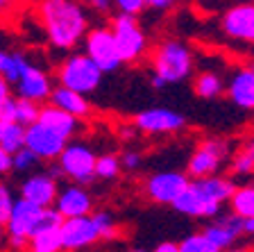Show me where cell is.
I'll use <instances>...</instances> for the list:
<instances>
[{
	"label": "cell",
	"instance_id": "cell-1",
	"mask_svg": "<svg viewBox=\"0 0 254 252\" xmlns=\"http://www.w3.org/2000/svg\"><path fill=\"white\" fill-rule=\"evenodd\" d=\"M48 41L59 50H70L89 34V16L79 2L70 0H46L39 5Z\"/></svg>",
	"mask_w": 254,
	"mask_h": 252
},
{
	"label": "cell",
	"instance_id": "cell-2",
	"mask_svg": "<svg viewBox=\"0 0 254 252\" xmlns=\"http://www.w3.org/2000/svg\"><path fill=\"white\" fill-rule=\"evenodd\" d=\"M193 73V53L180 39H166L152 50V75L166 84H177Z\"/></svg>",
	"mask_w": 254,
	"mask_h": 252
},
{
	"label": "cell",
	"instance_id": "cell-3",
	"mask_svg": "<svg viewBox=\"0 0 254 252\" xmlns=\"http://www.w3.org/2000/svg\"><path fill=\"white\" fill-rule=\"evenodd\" d=\"M102 75L105 73H102L84 53H77V55H68V57L59 64L57 82L64 89L89 95L100 86Z\"/></svg>",
	"mask_w": 254,
	"mask_h": 252
},
{
	"label": "cell",
	"instance_id": "cell-4",
	"mask_svg": "<svg viewBox=\"0 0 254 252\" xmlns=\"http://www.w3.org/2000/svg\"><path fill=\"white\" fill-rule=\"evenodd\" d=\"M41 207L30 205L25 200L16 198V205L11 209L9 221L5 225V234L9 239V248L11 250H27V243H30L32 237L39 234V225H41L43 218Z\"/></svg>",
	"mask_w": 254,
	"mask_h": 252
},
{
	"label": "cell",
	"instance_id": "cell-5",
	"mask_svg": "<svg viewBox=\"0 0 254 252\" xmlns=\"http://www.w3.org/2000/svg\"><path fill=\"white\" fill-rule=\"evenodd\" d=\"M111 32H114L123 64H136L148 53V37L134 16L116 14L111 21Z\"/></svg>",
	"mask_w": 254,
	"mask_h": 252
},
{
	"label": "cell",
	"instance_id": "cell-6",
	"mask_svg": "<svg viewBox=\"0 0 254 252\" xmlns=\"http://www.w3.org/2000/svg\"><path fill=\"white\" fill-rule=\"evenodd\" d=\"M84 55L102 73H116L123 66L114 32H111V27H105V25L89 30V34L84 39Z\"/></svg>",
	"mask_w": 254,
	"mask_h": 252
},
{
	"label": "cell",
	"instance_id": "cell-7",
	"mask_svg": "<svg viewBox=\"0 0 254 252\" xmlns=\"http://www.w3.org/2000/svg\"><path fill=\"white\" fill-rule=\"evenodd\" d=\"M229 157V143L225 139H204L190 155L186 175L190 179H204L218 175L220 166Z\"/></svg>",
	"mask_w": 254,
	"mask_h": 252
},
{
	"label": "cell",
	"instance_id": "cell-8",
	"mask_svg": "<svg viewBox=\"0 0 254 252\" xmlns=\"http://www.w3.org/2000/svg\"><path fill=\"white\" fill-rule=\"evenodd\" d=\"M95 162H98V155L86 143L73 141L66 146L62 157L57 159V166L62 168L64 177H70L73 184L84 186L95 179Z\"/></svg>",
	"mask_w": 254,
	"mask_h": 252
},
{
	"label": "cell",
	"instance_id": "cell-9",
	"mask_svg": "<svg viewBox=\"0 0 254 252\" xmlns=\"http://www.w3.org/2000/svg\"><path fill=\"white\" fill-rule=\"evenodd\" d=\"M189 184H190V177L186 173H182V170H161V173L150 175L145 179L143 189H145V195L152 202L173 207L175 200L189 189Z\"/></svg>",
	"mask_w": 254,
	"mask_h": 252
},
{
	"label": "cell",
	"instance_id": "cell-10",
	"mask_svg": "<svg viewBox=\"0 0 254 252\" xmlns=\"http://www.w3.org/2000/svg\"><path fill=\"white\" fill-rule=\"evenodd\" d=\"M21 200L37 205L41 209H53L59 198V184L50 173H32L18 186Z\"/></svg>",
	"mask_w": 254,
	"mask_h": 252
},
{
	"label": "cell",
	"instance_id": "cell-11",
	"mask_svg": "<svg viewBox=\"0 0 254 252\" xmlns=\"http://www.w3.org/2000/svg\"><path fill=\"white\" fill-rule=\"evenodd\" d=\"M66 146H68V139L59 137L57 132L43 127L41 123H34L25 130V148L32 150L41 162H57Z\"/></svg>",
	"mask_w": 254,
	"mask_h": 252
},
{
	"label": "cell",
	"instance_id": "cell-12",
	"mask_svg": "<svg viewBox=\"0 0 254 252\" xmlns=\"http://www.w3.org/2000/svg\"><path fill=\"white\" fill-rule=\"evenodd\" d=\"M14 91L18 100H30L34 105H41V102H50V95H53L55 89L46 71H41L37 64L30 62L23 69L21 80L16 82Z\"/></svg>",
	"mask_w": 254,
	"mask_h": 252
},
{
	"label": "cell",
	"instance_id": "cell-13",
	"mask_svg": "<svg viewBox=\"0 0 254 252\" xmlns=\"http://www.w3.org/2000/svg\"><path fill=\"white\" fill-rule=\"evenodd\" d=\"M184 123V116L166 107H152L134 116V127L145 134H173V132H180Z\"/></svg>",
	"mask_w": 254,
	"mask_h": 252
},
{
	"label": "cell",
	"instance_id": "cell-14",
	"mask_svg": "<svg viewBox=\"0 0 254 252\" xmlns=\"http://www.w3.org/2000/svg\"><path fill=\"white\" fill-rule=\"evenodd\" d=\"M59 234H62V246L66 252H79L84 248L93 246L95 241H100V232H98L93 216L64 221Z\"/></svg>",
	"mask_w": 254,
	"mask_h": 252
},
{
	"label": "cell",
	"instance_id": "cell-15",
	"mask_svg": "<svg viewBox=\"0 0 254 252\" xmlns=\"http://www.w3.org/2000/svg\"><path fill=\"white\" fill-rule=\"evenodd\" d=\"M55 209L64 216V221L93 216V198H91V193L84 186L70 182L59 189V198L55 202Z\"/></svg>",
	"mask_w": 254,
	"mask_h": 252
},
{
	"label": "cell",
	"instance_id": "cell-16",
	"mask_svg": "<svg viewBox=\"0 0 254 252\" xmlns=\"http://www.w3.org/2000/svg\"><path fill=\"white\" fill-rule=\"evenodd\" d=\"M202 234L220 252H225L236 246V241L243 237V218H238L232 211H229V214H220L218 218H213L209 225H204Z\"/></svg>",
	"mask_w": 254,
	"mask_h": 252
},
{
	"label": "cell",
	"instance_id": "cell-17",
	"mask_svg": "<svg viewBox=\"0 0 254 252\" xmlns=\"http://www.w3.org/2000/svg\"><path fill=\"white\" fill-rule=\"evenodd\" d=\"M222 32H225L229 39L252 43L254 2H243V5L229 7V9L225 11V16H222Z\"/></svg>",
	"mask_w": 254,
	"mask_h": 252
},
{
	"label": "cell",
	"instance_id": "cell-18",
	"mask_svg": "<svg viewBox=\"0 0 254 252\" xmlns=\"http://www.w3.org/2000/svg\"><path fill=\"white\" fill-rule=\"evenodd\" d=\"M225 93L238 109L254 111V69L243 66L234 71L232 78L227 80Z\"/></svg>",
	"mask_w": 254,
	"mask_h": 252
},
{
	"label": "cell",
	"instance_id": "cell-19",
	"mask_svg": "<svg viewBox=\"0 0 254 252\" xmlns=\"http://www.w3.org/2000/svg\"><path fill=\"white\" fill-rule=\"evenodd\" d=\"M193 189L202 195L206 205L213 207H222L225 202H229L236 191V184L232 179L222 177V175H213V177H204V179H190Z\"/></svg>",
	"mask_w": 254,
	"mask_h": 252
},
{
	"label": "cell",
	"instance_id": "cell-20",
	"mask_svg": "<svg viewBox=\"0 0 254 252\" xmlns=\"http://www.w3.org/2000/svg\"><path fill=\"white\" fill-rule=\"evenodd\" d=\"M50 105L57 107V109H62L64 114L77 118V121L91 116V111H93V107H91V102H89L86 95L68 91V89H64V86H55L53 95H50Z\"/></svg>",
	"mask_w": 254,
	"mask_h": 252
},
{
	"label": "cell",
	"instance_id": "cell-21",
	"mask_svg": "<svg viewBox=\"0 0 254 252\" xmlns=\"http://www.w3.org/2000/svg\"><path fill=\"white\" fill-rule=\"evenodd\" d=\"M39 123H41L43 127H48V130L57 132L59 137L68 139V141L79 132V127H82V123H79L77 118H73V116H68V114H64L62 109H57V107H53V105L41 107Z\"/></svg>",
	"mask_w": 254,
	"mask_h": 252
},
{
	"label": "cell",
	"instance_id": "cell-22",
	"mask_svg": "<svg viewBox=\"0 0 254 252\" xmlns=\"http://www.w3.org/2000/svg\"><path fill=\"white\" fill-rule=\"evenodd\" d=\"M25 148V127L18 123H0V150L16 155Z\"/></svg>",
	"mask_w": 254,
	"mask_h": 252
},
{
	"label": "cell",
	"instance_id": "cell-23",
	"mask_svg": "<svg viewBox=\"0 0 254 252\" xmlns=\"http://www.w3.org/2000/svg\"><path fill=\"white\" fill-rule=\"evenodd\" d=\"M232 214H236L238 218H254V184H245V186H236L232 200Z\"/></svg>",
	"mask_w": 254,
	"mask_h": 252
},
{
	"label": "cell",
	"instance_id": "cell-24",
	"mask_svg": "<svg viewBox=\"0 0 254 252\" xmlns=\"http://www.w3.org/2000/svg\"><path fill=\"white\" fill-rule=\"evenodd\" d=\"M225 86H227V84L222 82V78L218 73L204 71V73H200L195 78L193 91H195V95H200V98H204V100H213L225 91Z\"/></svg>",
	"mask_w": 254,
	"mask_h": 252
},
{
	"label": "cell",
	"instance_id": "cell-25",
	"mask_svg": "<svg viewBox=\"0 0 254 252\" xmlns=\"http://www.w3.org/2000/svg\"><path fill=\"white\" fill-rule=\"evenodd\" d=\"M27 252H64L59 230H48L37 234V237H32L30 243H27Z\"/></svg>",
	"mask_w": 254,
	"mask_h": 252
},
{
	"label": "cell",
	"instance_id": "cell-26",
	"mask_svg": "<svg viewBox=\"0 0 254 252\" xmlns=\"http://www.w3.org/2000/svg\"><path fill=\"white\" fill-rule=\"evenodd\" d=\"M121 170H123L121 157H116V155H111V153L100 155L98 162H95V177L98 179H116Z\"/></svg>",
	"mask_w": 254,
	"mask_h": 252
},
{
	"label": "cell",
	"instance_id": "cell-27",
	"mask_svg": "<svg viewBox=\"0 0 254 252\" xmlns=\"http://www.w3.org/2000/svg\"><path fill=\"white\" fill-rule=\"evenodd\" d=\"M180 252H220L209 239L197 232V234H189L180 241Z\"/></svg>",
	"mask_w": 254,
	"mask_h": 252
},
{
	"label": "cell",
	"instance_id": "cell-28",
	"mask_svg": "<svg viewBox=\"0 0 254 252\" xmlns=\"http://www.w3.org/2000/svg\"><path fill=\"white\" fill-rule=\"evenodd\" d=\"M93 221L95 225H98V232H100V239H114L118 234V223L116 218H114V214L107 209H100V211H95L93 214Z\"/></svg>",
	"mask_w": 254,
	"mask_h": 252
},
{
	"label": "cell",
	"instance_id": "cell-29",
	"mask_svg": "<svg viewBox=\"0 0 254 252\" xmlns=\"http://www.w3.org/2000/svg\"><path fill=\"white\" fill-rule=\"evenodd\" d=\"M39 116H41V107L30 102V100H18V111H16V123L27 127H32L34 123H39Z\"/></svg>",
	"mask_w": 254,
	"mask_h": 252
},
{
	"label": "cell",
	"instance_id": "cell-30",
	"mask_svg": "<svg viewBox=\"0 0 254 252\" xmlns=\"http://www.w3.org/2000/svg\"><path fill=\"white\" fill-rule=\"evenodd\" d=\"M39 162H41V159L32 153V150L23 148V150H18V153L14 155V170L16 173H30V170H34V168L39 166Z\"/></svg>",
	"mask_w": 254,
	"mask_h": 252
},
{
	"label": "cell",
	"instance_id": "cell-31",
	"mask_svg": "<svg viewBox=\"0 0 254 252\" xmlns=\"http://www.w3.org/2000/svg\"><path fill=\"white\" fill-rule=\"evenodd\" d=\"M16 205V198L7 184H0V225L5 227L11 216V209Z\"/></svg>",
	"mask_w": 254,
	"mask_h": 252
},
{
	"label": "cell",
	"instance_id": "cell-32",
	"mask_svg": "<svg viewBox=\"0 0 254 252\" xmlns=\"http://www.w3.org/2000/svg\"><path fill=\"white\" fill-rule=\"evenodd\" d=\"M232 173L238 175V177H245V175H252L254 173V162L243 153V150L234 155V159H232Z\"/></svg>",
	"mask_w": 254,
	"mask_h": 252
},
{
	"label": "cell",
	"instance_id": "cell-33",
	"mask_svg": "<svg viewBox=\"0 0 254 252\" xmlns=\"http://www.w3.org/2000/svg\"><path fill=\"white\" fill-rule=\"evenodd\" d=\"M116 7H118V14L134 16L136 18V14H141L143 9H148V2H143V0H118Z\"/></svg>",
	"mask_w": 254,
	"mask_h": 252
},
{
	"label": "cell",
	"instance_id": "cell-34",
	"mask_svg": "<svg viewBox=\"0 0 254 252\" xmlns=\"http://www.w3.org/2000/svg\"><path fill=\"white\" fill-rule=\"evenodd\" d=\"M16 111H18V98L9 95L0 105V123H16Z\"/></svg>",
	"mask_w": 254,
	"mask_h": 252
},
{
	"label": "cell",
	"instance_id": "cell-35",
	"mask_svg": "<svg viewBox=\"0 0 254 252\" xmlns=\"http://www.w3.org/2000/svg\"><path fill=\"white\" fill-rule=\"evenodd\" d=\"M143 164V155L138 153V150H125V153L121 155V166L125 168V170H138Z\"/></svg>",
	"mask_w": 254,
	"mask_h": 252
},
{
	"label": "cell",
	"instance_id": "cell-36",
	"mask_svg": "<svg viewBox=\"0 0 254 252\" xmlns=\"http://www.w3.org/2000/svg\"><path fill=\"white\" fill-rule=\"evenodd\" d=\"M14 170V155L0 150V175H7Z\"/></svg>",
	"mask_w": 254,
	"mask_h": 252
},
{
	"label": "cell",
	"instance_id": "cell-37",
	"mask_svg": "<svg viewBox=\"0 0 254 252\" xmlns=\"http://www.w3.org/2000/svg\"><path fill=\"white\" fill-rule=\"evenodd\" d=\"M152 252H180V243H175V241H161L154 246Z\"/></svg>",
	"mask_w": 254,
	"mask_h": 252
},
{
	"label": "cell",
	"instance_id": "cell-38",
	"mask_svg": "<svg viewBox=\"0 0 254 252\" xmlns=\"http://www.w3.org/2000/svg\"><path fill=\"white\" fill-rule=\"evenodd\" d=\"M11 55L14 53H7V50L0 48V75L7 73V69H9V64H11Z\"/></svg>",
	"mask_w": 254,
	"mask_h": 252
},
{
	"label": "cell",
	"instance_id": "cell-39",
	"mask_svg": "<svg viewBox=\"0 0 254 252\" xmlns=\"http://www.w3.org/2000/svg\"><path fill=\"white\" fill-rule=\"evenodd\" d=\"M170 7H175V2H170V0H150L148 2V9H157V11L170 9Z\"/></svg>",
	"mask_w": 254,
	"mask_h": 252
},
{
	"label": "cell",
	"instance_id": "cell-40",
	"mask_svg": "<svg viewBox=\"0 0 254 252\" xmlns=\"http://www.w3.org/2000/svg\"><path fill=\"white\" fill-rule=\"evenodd\" d=\"M11 95V86H9V82H7L5 78H2V75H0V105H2V102H5L7 98H9Z\"/></svg>",
	"mask_w": 254,
	"mask_h": 252
},
{
	"label": "cell",
	"instance_id": "cell-41",
	"mask_svg": "<svg viewBox=\"0 0 254 252\" xmlns=\"http://www.w3.org/2000/svg\"><path fill=\"white\" fill-rule=\"evenodd\" d=\"M91 7H93V9H100V11H109L111 7H116V2H109V0H93Z\"/></svg>",
	"mask_w": 254,
	"mask_h": 252
},
{
	"label": "cell",
	"instance_id": "cell-42",
	"mask_svg": "<svg viewBox=\"0 0 254 252\" xmlns=\"http://www.w3.org/2000/svg\"><path fill=\"white\" fill-rule=\"evenodd\" d=\"M150 84H152V89H154V91H164L166 86H168V84H166L161 78H157V75H152V80H150Z\"/></svg>",
	"mask_w": 254,
	"mask_h": 252
},
{
	"label": "cell",
	"instance_id": "cell-43",
	"mask_svg": "<svg viewBox=\"0 0 254 252\" xmlns=\"http://www.w3.org/2000/svg\"><path fill=\"white\" fill-rule=\"evenodd\" d=\"M243 153L248 155V157H250V159H252V162H254V137L245 141V146H243Z\"/></svg>",
	"mask_w": 254,
	"mask_h": 252
},
{
	"label": "cell",
	"instance_id": "cell-44",
	"mask_svg": "<svg viewBox=\"0 0 254 252\" xmlns=\"http://www.w3.org/2000/svg\"><path fill=\"white\" fill-rule=\"evenodd\" d=\"M243 234H248V237H254V218H248V221H243Z\"/></svg>",
	"mask_w": 254,
	"mask_h": 252
},
{
	"label": "cell",
	"instance_id": "cell-45",
	"mask_svg": "<svg viewBox=\"0 0 254 252\" xmlns=\"http://www.w3.org/2000/svg\"><path fill=\"white\" fill-rule=\"evenodd\" d=\"M225 252H254V250H250V248H241V246H234V248H229V250H225Z\"/></svg>",
	"mask_w": 254,
	"mask_h": 252
},
{
	"label": "cell",
	"instance_id": "cell-46",
	"mask_svg": "<svg viewBox=\"0 0 254 252\" xmlns=\"http://www.w3.org/2000/svg\"><path fill=\"white\" fill-rule=\"evenodd\" d=\"M129 252H148V250H143V248H132Z\"/></svg>",
	"mask_w": 254,
	"mask_h": 252
},
{
	"label": "cell",
	"instance_id": "cell-47",
	"mask_svg": "<svg viewBox=\"0 0 254 252\" xmlns=\"http://www.w3.org/2000/svg\"><path fill=\"white\" fill-rule=\"evenodd\" d=\"M2 234H5V227L0 225V241H2Z\"/></svg>",
	"mask_w": 254,
	"mask_h": 252
},
{
	"label": "cell",
	"instance_id": "cell-48",
	"mask_svg": "<svg viewBox=\"0 0 254 252\" xmlns=\"http://www.w3.org/2000/svg\"><path fill=\"white\" fill-rule=\"evenodd\" d=\"M5 7H7V2H0V11L5 9Z\"/></svg>",
	"mask_w": 254,
	"mask_h": 252
},
{
	"label": "cell",
	"instance_id": "cell-49",
	"mask_svg": "<svg viewBox=\"0 0 254 252\" xmlns=\"http://www.w3.org/2000/svg\"><path fill=\"white\" fill-rule=\"evenodd\" d=\"M252 43H254V32H252Z\"/></svg>",
	"mask_w": 254,
	"mask_h": 252
},
{
	"label": "cell",
	"instance_id": "cell-50",
	"mask_svg": "<svg viewBox=\"0 0 254 252\" xmlns=\"http://www.w3.org/2000/svg\"><path fill=\"white\" fill-rule=\"evenodd\" d=\"M252 250H254V241H252Z\"/></svg>",
	"mask_w": 254,
	"mask_h": 252
}]
</instances>
